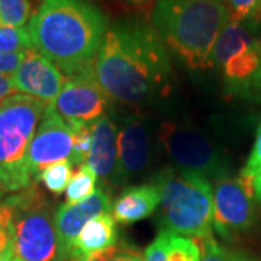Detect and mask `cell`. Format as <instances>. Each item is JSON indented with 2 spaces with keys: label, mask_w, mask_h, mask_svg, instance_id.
I'll use <instances>...</instances> for the list:
<instances>
[{
  "label": "cell",
  "mask_w": 261,
  "mask_h": 261,
  "mask_svg": "<svg viewBox=\"0 0 261 261\" xmlns=\"http://www.w3.org/2000/svg\"><path fill=\"white\" fill-rule=\"evenodd\" d=\"M68 261H144V255L129 244H115L102 251L90 254L87 257H79Z\"/></svg>",
  "instance_id": "obj_24"
},
{
  "label": "cell",
  "mask_w": 261,
  "mask_h": 261,
  "mask_svg": "<svg viewBox=\"0 0 261 261\" xmlns=\"http://www.w3.org/2000/svg\"><path fill=\"white\" fill-rule=\"evenodd\" d=\"M219 2H222V0H219Z\"/></svg>",
  "instance_id": "obj_35"
},
{
  "label": "cell",
  "mask_w": 261,
  "mask_h": 261,
  "mask_svg": "<svg viewBox=\"0 0 261 261\" xmlns=\"http://www.w3.org/2000/svg\"><path fill=\"white\" fill-rule=\"evenodd\" d=\"M25 53H2L0 51V74L13 75L22 64Z\"/></svg>",
  "instance_id": "obj_27"
},
{
  "label": "cell",
  "mask_w": 261,
  "mask_h": 261,
  "mask_svg": "<svg viewBox=\"0 0 261 261\" xmlns=\"http://www.w3.org/2000/svg\"><path fill=\"white\" fill-rule=\"evenodd\" d=\"M74 130V142H73V155L71 164L74 167H82L87 163V157L92 148V129L89 126H71Z\"/></svg>",
  "instance_id": "obj_25"
},
{
  "label": "cell",
  "mask_w": 261,
  "mask_h": 261,
  "mask_svg": "<svg viewBox=\"0 0 261 261\" xmlns=\"http://www.w3.org/2000/svg\"><path fill=\"white\" fill-rule=\"evenodd\" d=\"M118 241L116 221L111 212L99 215L86 224L75 238L73 248L70 252V260L79 257H87L90 254L106 250L115 245Z\"/></svg>",
  "instance_id": "obj_17"
},
{
  "label": "cell",
  "mask_w": 261,
  "mask_h": 261,
  "mask_svg": "<svg viewBox=\"0 0 261 261\" xmlns=\"http://www.w3.org/2000/svg\"><path fill=\"white\" fill-rule=\"evenodd\" d=\"M73 168L74 166L68 160L51 164L38 174L37 181H41L51 193L61 195L63 192H65V189L74 174Z\"/></svg>",
  "instance_id": "obj_21"
},
{
  "label": "cell",
  "mask_w": 261,
  "mask_h": 261,
  "mask_svg": "<svg viewBox=\"0 0 261 261\" xmlns=\"http://www.w3.org/2000/svg\"><path fill=\"white\" fill-rule=\"evenodd\" d=\"M93 71L105 93L123 103H142L170 90L167 48L152 25L137 20L108 28Z\"/></svg>",
  "instance_id": "obj_1"
},
{
  "label": "cell",
  "mask_w": 261,
  "mask_h": 261,
  "mask_svg": "<svg viewBox=\"0 0 261 261\" xmlns=\"http://www.w3.org/2000/svg\"><path fill=\"white\" fill-rule=\"evenodd\" d=\"M160 142L178 171L192 173L209 181L229 177V166L224 157L199 130L164 122L160 128Z\"/></svg>",
  "instance_id": "obj_6"
},
{
  "label": "cell",
  "mask_w": 261,
  "mask_h": 261,
  "mask_svg": "<svg viewBox=\"0 0 261 261\" xmlns=\"http://www.w3.org/2000/svg\"><path fill=\"white\" fill-rule=\"evenodd\" d=\"M34 49L28 28H15L0 25V51L2 53H27Z\"/></svg>",
  "instance_id": "obj_23"
},
{
  "label": "cell",
  "mask_w": 261,
  "mask_h": 261,
  "mask_svg": "<svg viewBox=\"0 0 261 261\" xmlns=\"http://www.w3.org/2000/svg\"><path fill=\"white\" fill-rule=\"evenodd\" d=\"M149 138L140 119H129L118 135V181L126 183L141 174L149 161Z\"/></svg>",
  "instance_id": "obj_14"
},
{
  "label": "cell",
  "mask_w": 261,
  "mask_h": 261,
  "mask_svg": "<svg viewBox=\"0 0 261 261\" xmlns=\"http://www.w3.org/2000/svg\"><path fill=\"white\" fill-rule=\"evenodd\" d=\"M111 209H112L111 196L103 189H96L93 195L86 197L82 202L77 203L65 202L64 205L57 209L54 214V222H56L61 252L65 261L70 260L73 244L86 224H89L99 215L111 212Z\"/></svg>",
  "instance_id": "obj_12"
},
{
  "label": "cell",
  "mask_w": 261,
  "mask_h": 261,
  "mask_svg": "<svg viewBox=\"0 0 261 261\" xmlns=\"http://www.w3.org/2000/svg\"><path fill=\"white\" fill-rule=\"evenodd\" d=\"M96 181H97V176L89 166L84 164L77 168L65 189L67 203H77L93 195V192L96 190Z\"/></svg>",
  "instance_id": "obj_20"
},
{
  "label": "cell",
  "mask_w": 261,
  "mask_h": 261,
  "mask_svg": "<svg viewBox=\"0 0 261 261\" xmlns=\"http://www.w3.org/2000/svg\"><path fill=\"white\" fill-rule=\"evenodd\" d=\"M160 190L161 231L192 238L212 235L214 187L205 177L164 168L154 178Z\"/></svg>",
  "instance_id": "obj_4"
},
{
  "label": "cell",
  "mask_w": 261,
  "mask_h": 261,
  "mask_svg": "<svg viewBox=\"0 0 261 261\" xmlns=\"http://www.w3.org/2000/svg\"><path fill=\"white\" fill-rule=\"evenodd\" d=\"M12 79L18 93L53 105L67 77L48 58L35 49H29Z\"/></svg>",
  "instance_id": "obj_11"
},
{
  "label": "cell",
  "mask_w": 261,
  "mask_h": 261,
  "mask_svg": "<svg viewBox=\"0 0 261 261\" xmlns=\"http://www.w3.org/2000/svg\"><path fill=\"white\" fill-rule=\"evenodd\" d=\"M252 19H254L257 23H261V2L260 5H258V8H257V10H255L254 15H252Z\"/></svg>",
  "instance_id": "obj_32"
},
{
  "label": "cell",
  "mask_w": 261,
  "mask_h": 261,
  "mask_svg": "<svg viewBox=\"0 0 261 261\" xmlns=\"http://www.w3.org/2000/svg\"><path fill=\"white\" fill-rule=\"evenodd\" d=\"M254 190H255V196L261 202V170H258L257 174L254 176Z\"/></svg>",
  "instance_id": "obj_30"
},
{
  "label": "cell",
  "mask_w": 261,
  "mask_h": 261,
  "mask_svg": "<svg viewBox=\"0 0 261 261\" xmlns=\"http://www.w3.org/2000/svg\"><path fill=\"white\" fill-rule=\"evenodd\" d=\"M13 258H9V257H3V255H0V261H12Z\"/></svg>",
  "instance_id": "obj_33"
},
{
  "label": "cell",
  "mask_w": 261,
  "mask_h": 261,
  "mask_svg": "<svg viewBox=\"0 0 261 261\" xmlns=\"http://www.w3.org/2000/svg\"><path fill=\"white\" fill-rule=\"evenodd\" d=\"M108 94L94 77V71L65 79V83L51 105L70 126H89L105 116Z\"/></svg>",
  "instance_id": "obj_9"
},
{
  "label": "cell",
  "mask_w": 261,
  "mask_h": 261,
  "mask_svg": "<svg viewBox=\"0 0 261 261\" xmlns=\"http://www.w3.org/2000/svg\"><path fill=\"white\" fill-rule=\"evenodd\" d=\"M16 93H18V90L15 89L13 79L9 75L0 74V102Z\"/></svg>",
  "instance_id": "obj_29"
},
{
  "label": "cell",
  "mask_w": 261,
  "mask_h": 261,
  "mask_svg": "<svg viewBox=\"0 0 261 261\" xmlns=\"http://www.w3.org/2000/svg\"><path fill=\"white\" fill-rule=\"evenodd\" d=\"M47 106L22 93L0 102V170L27 166V151Z\"/></svg>",
  "instance_id": "obj_7"
},
{
  "label": "cell",
  "mask_w": 261,
  "mask_h": 261,
  "mask_svg": "<svg viewBox=\"0 0 261 261\" xmlns=\"http://www.w3.org/2000/svg\"><path fill=\"white\" fill-rule=\"evenodd\" d=\"M12 261H20V260H16V258H13V260H12Z\"/></svg>",
  "instance_id": "obj_34"
},
{
  "label": "cell",
  "mask_w": 261,
  "mask_h": 261,
  "mask_svg": "<svg viewBox=\"0 0 261 261\" xmlns=\"http://www.w3.org/2000/svg\"><path fill=\"white\" fill-rule=\"evenodd\" d=\"M92 148L86 166L93 170L96 176L118 181V128L109 116H103L92 125Z\"/></svg>",
  "instance_id": "obj_15"
},
{
  "label": "cell",
  "mask_w": 261,
  "mask_h": 261,
  "mask_svg": "<svg viewBox=\"0 0 261 261\" xmlns=\"http://www.w3.org/2000/svg\"><path fill=\"white\" fill-rule=\"evenodd\" d=\"M74 130L48 105L27 151V166L37 180L38 174L51 164L70 161L73 155Z\"/></svg>",
  "instance_id": "obj_10"
},
{
  "label": "cell",
  "mask_w": 261,
  "mask_h": 261,
  "mask_svg": "<svg viewBox=\"0 0 261 261\" xmlns=\"http://www.w3.org/2000/svg\"><path fill=\"white\" fill-rule=\"evenodd\" d=\"M254 196V177L244 170L238 177L215 181L212 225L225 241H235L252 226Z\"/></svg>",
  "instance_id": "obj_8"
},
{
  "label": "cell",
  "mask_w": 261,
  "mask_h": 261,
  "mask_svg": "<svg viewBox=\"0 0 261 261\" xmlns=\"http://www.w3.org/2000/svg\"><path fill=\"white\" fill-rule=\"evenodd\" d=\"M229 22L219 0H157L151 23L164 45L192 70L212 68L215 42Z\"/></svg>",
  "instance_id": "obj_3"
},
{
  "label": "cell",
  "mask_w": 261,
  "mask_h": 261,
  "mask_svg": "<svg viewBox=\"0 0 261 261\" xmlns=\"http://www.w3.org/2000/svg\"><path fill=\"white\" fill-rule=\"evenodd\" d=\"M123 2L129 3L132 6H142V5H148L152 0H123Z\"/></svg>",
  "instance_id": "obj_31"
},
{
  "label": "cell",
  "mask_w": 261,
  "mask_h": 261,
  "mask_svg": "<svg viewBox=\"0 0 261 261\" xmlns=\"http://www.w3.org/2000/svg\"><path fill=\"white\" fill-rule=\"evenodd\" d=\"M31 18L29 0H0V25L25 28Z\"/></svg>",
  "instance_id": "obj_22"
},
{
  "label": "cell",
  "mask_w": 261,
  "mask_h": 261,
  "mask_svg": "<svg viewBox=\"0 0 261 261\" xmlns=\"http://www.w3.org/2000/svg\"><path fill=\"white\" fill-rule=\"evenodd\" d=\"M197 245L200 250V261H261L243 251L221 245L214 235L199 238Z\"/></svg>",
  "instance_id": "obj_19"
},
{
  "label": "cell",
  "mask_w": 261,
  "mask_h": 261,
  "mask_svg": "<svg viewBox=\"0 0 261 261\" xmlns=\"http://www.w3.org/2000/svg\"><path fill=\"white\" fill-rule=\"evenodd\" d=\"M144 261H200V250L193 238L160 231L144 252Z\"/></svg>",
  "instance_id": "obj_18"
},
{
  "label": "cell",
  "mask_w": 261,
  "mask_h": 261,
  "mask_svg": "<svg viewBox=\"0 0 261 261\" xmlns=\"http://www.w3.org/2000/svg\"><path fill=\"white\" fill-rule=\"evenodd\" d=\"M244 171H247L248 174H251L252 177L257 174V171L261 170V122L257 129V137H255V144L252 147L251 154L248 157L247 166L243 168Z\"/></svg>",
  "instance_id": "obj_28"
},
{
  "label": "cell",
  "mask_w": 261,
  "mask_h": 261,
  "mask_svg": "<svg viewBox=\"0 0 261 261\" xmlns=\"http://www.w3.org/2000/svg\"><path fill=\"white\" fill-rule=\"evenodd\" d=\"M229 13V22L240 23L251 18L261 0H222Z\"/></svg>",
  "instance_id": "obj_26"
},
{
  "label": "cell",
  "mask_w": 261,
  "mask_h": 261,
  "mask_svg": "<svg viewBox=\"0 0 261 261\" xmlns=\"http://www.w3.org/2000/svg\"><path fill=\"white\" fill-rule=\"evenodd\" d=\"M13 216L15 258L20 261H65L57 235L54 211L34 183L3 196Z\"/></svg>",
  "instance_id": "obj_5"
},
{
  "label": "cell",
  "mask_w": 261,
  "mask_h": 261,
  "mask_svg": "<svg viewBox=\"0 0 261 261\" xmlns=\"http://www.w3.org/2000/svg\"><path fill=\"white\" fill-rule=\"evenodd\" d=\"M108 19L87 0H39L31 15L32 47L65 75L93 70Z\"/></svg>",
  "instance_id": "obj_2"
},
{
  "label": "cell",
  "mask_w": 261,
  "mask_h": 261,
  "mask_svg": "<svg viewBox=\"0 0 261 261\" xmlns=\"http://www.w3.org/2000/svg\"><path fill=\"white\" fill-rule=\"evenodd\" d=\"M160 200V190L154 183L126 187L113 203V219L122 225L135 224L154 214Z\"/></svg>",
  "instance_id": "obj_16"
},
{
  "label": "cell",
  "mask_w": 261,
  "mask_h": 261,
  "mask_svg": "<svg viewBox=\"0 0 261 261\" xmlns=\"http://www.w3.org/2000/svg\"><path fill=\"white\" fill-rule=\"evenodd\" d=\"M226 89L243 97L261 96V45L254 38L237 48L221 64Z\"/></svg>",
  "instance_id": "obj_13"
}]
</instances>
